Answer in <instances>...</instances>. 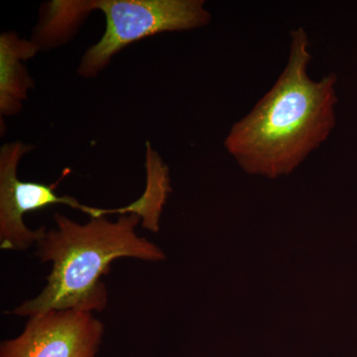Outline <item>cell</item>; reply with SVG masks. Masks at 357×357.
Segmentation results:
<instances>
[{"label":"cell","mask_w":357,"mask_h":357,"mask_svg":"<svg viewBox=\"0 0 357 357\" xmlns=\"http://www.w3.org/2000/svg\"><path fill=\"white\" fill-rule=\"evenodd\" d=\"M311 60L309 35L296 28L283 72L225 137V149L244 172L270 178L290 175L332 132L337 77L314 81Z\"/></svg>","instance_id":"1"},{"label":"cell","mask_w":357,"mask_h":357,"mask_svg":"<svg viewBox=\"0 0 357 357\" xmlns=\"http://www.w3.org/2000/svg\"><path fill=\"white\" fill-rule=\"evenodd\" d=\"M54 220L56 227H45L35 244V255L42 262L52 263L46 287L37 297L16 307L11 312L16 316L30 318L64 310L103 311L109 303V293L102 277L109 273L114 260H165V253L159 246L136 234L141 218L135 213L121 215L116 222L105 217L91 218L86 225L61 213H56Z\"/></svg>","instance_id":"2"},{"label":"cell","mask_w":357,"mask_h":357,"mask_svg":"<svg viewBox=\"0 0 357 357\" xmlns=\"http://www.w3.org/2000/svg\"><path fill=\"white\" fill-rule=\"evenodd\" d=\"M89 10H100L105 31L89 47L77 75L95 77L122 49L164 32L189 31L210 24L204 0H86Z\"/></svg>","instance_id":"3"},{"label":"cell","mask_w":357,"mask_h":357,"mask_svg":"<svg viewBox=\"0 0 357 357\" xmlns=\"http://www.w3.org/2000/svg\"><path fill=\"white\" fill-rule=\"evenodd\" d=\"M34 148L21 141L7 143L0 150V248L25 251L39 241L45 227L28 229L24 215L54 204L77 208L91 218H102L105 208L84 206L74 197L58 196L55 185L23 182L17 177L20 160Z\"/></svg>","instance_id":"4"},{"label":"cell","mask_w":357,"mask_h":357,"mask_svg":"<svg viewBox=\"0 0 357 357\" xmlns=\"http://www.w3.org/2000/svg\"><path fill=\"white\" fill-rule=\"evenodd\" d=\"M103 333L93 312H47L30 317L20 337L2 342L0 357H96Z\"/></svg>","instance_id":"5"},{"label":"cell","mask_w":357,"mask_h":357,"mask_svg":"<svg viewBox=\"0 0 357 357\" xmlns=\"http://www.w3.org/2000/svg\"><path fill=\"white\" fill-rule=\"evenodd\" d=\"M41 50L32 40L21 38L16 33L0 36V114L13 116L23 109L28 93L35 86L25 62Z\"/></svg>","instance_id":"6"},{"label":"cell","mask_w":357,"mask_h":357,"mask_svg":"<svg viewBox=\"0 0 357 357\" xmlns=\"http://www.w3.org/2000/svg\"><path fill=\"white\" fill-rule=\"evenodd\" d=\"M86 0H54L43 4L32 41L40 49H51L69 41L88 17Z\"/></svg>","instance_id":"7"}]
</instances>
